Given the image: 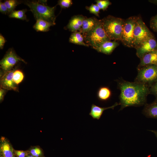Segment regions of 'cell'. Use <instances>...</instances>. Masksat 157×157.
I'll return each instance as SVG.
<instances>
[{
	"mask_svg": "<svg viewBox=\"0 0 157 157\" xmlns=\"http://www.w3.org/2000/svg\"><path fill=\"white\" fill-rule=\"evenodd\" d=\"M120 92L119 96V110L129 106H140L146 104L150 94L149 88L145 85L123 79L117 80Z\"/></svg>",
	"mask_w": 157,
	"mask_h": 157,
	"instance_id": "1",
	"label": "cell"
},
{
	"mask_svg": "<svg viewBox=\"0 0 157 157\" xmlns=\"http://www.w3.org/2000/svg\"><path fill=\"white\" fill-rule=\"evenodd\" d=\"M103 28L111 40L120 41L124 19L108 15L101 19Z\"/></svg>",
	"mask_w": 157,
	"mask_h": 157,
	"instance_id": "2",
	"label": "cell"
},
{
	"mask_svg": "<svg viewBox=\"0 0 157 157\" xmlns=\"http://www.w3.org/2000/svg\"><path fill=\"white\" fill-rule=\"evenodd\" d=\"M24 3L30 8L36 20L42 19L55 23L54 12L56 6L50 7L36 1H26Z\"/></svg>",
	"mask_w": 157,
	"mask_h": 157,
	"instance_id": "3",
	"label": "cell"
},
{
	"mask_svg": "<svg viewBox=\"0 0 157 157\" xmlns=\"http://www.w3.org/2000/svg\"><path fill=\"white\" fill-rule=\"evenodd\" d=\"M83 35L85 43L94 49L106 41L111 40L105 33L101 19L95 27Z\"/></svg>",
	"mask_w": 157,
	"mask_h": 157,
	"instance_id": "4",
	"label": "cell"
},
{
	"mask_svg": "<svg viewBox=\"0 0 157 157\" xmlns=\"http://www.w3.org/2000/svg\"><path fill=\"white\" fill-rule=\"evenodd\" d=\"M138 70V74L134 82L145 85L149 88L157 81V65H147Z\"/></svg>",
	"mask_w": 157,
	"mask_h": 157,
	"instance_id": "5",
	"label": "cell"
},
{
	"mask_svg": "<svg viewBox=\"0 0 157 157\" xmlns=\"http://www.w3.org/2000/svg\"><path fill=\"white\" fill-rule=\"evenodd\" d=\"M138 17V16H132L124 19L120 41L129 47H134V32Z\"/></svg>",
	"mask_w": 157,
	"mask_h": 157,
	"instance_id": "6",
	"label": "cell"
},
{
	"mask_svg": "<svg viewBox=\"0 0 157 157\" xmlns=\"http://www.w3.org/2000/svg\"><path fill=\"white\" fill-rule=\"evenodd\" d=\"M154 37V35L145 25L141 17H138L134 32L133 48L135 49L143 42Z\"/></svg>",
	"mask_w": 157,
	"mask_h": 157,
	"instance_id": "7",
	"label": "cell"
},
{
	"mask_svg": "<svg viewBox=\"0 0 157 157\" xmlns=\"http://www.w3.org/2000/svg\"><path fill=\"white\" fill-rule=\"evenodd\" d=\"M20 61L27 63L24 59L17 54L13 48L9 49L0 61V68L2 71L1 72L4 73L11 70Z\"/></svg>",
	"mask_w": 157,
	"mask_h": 157,
	"instance_id": "8",
	"label": "cell"
},
{
	"mask_svg": "<svg viewBox=\"0 0 157 157\" xmlns=\"http://www.w3.org/2000/svg\"><path fill=\"white\" fill-rule=\"evenodd\" d=\"M16 67L11 70L0 74V88L7 90L19 92L18 85L14 82L13 79L14 72Z\"/></svg>",
	"mask_w": 157,
	"mask_h": 157,
	"instance_id": "9",
	"label": "cell"
},
{
	"mask_svg": "<svg viewBox=\"0 0 157 157\" xmlns=\"http://www.w3.org/2000/svg\"><path fill=\"white\" fill-rule=\"evenodd\" d=\"M136 55L140 59L145 54L157 49V41L155 37L143 42L135 48Z\"/></svg>",
	"mask_w": 157,
	"mask_h": 157,
	"instance_id": "10",
	"label": "cell"
},
{
	"mask_svg": "<svg viewBox=\"0 0 157 157\" xmlns=\"http://www.w3.org/2000/svg\"><path fill=\"white\" fill-rule=\"evenodd\" d=\"M0 157H15L14 149L8 140L4 137L0 140Z\"/></svg>",
	"mask_w": 157,
	"mask_h": 157,
	"instance_id": "11",
	"label": "cell"
},
{
	"mask_svg": "<svg viewBox=\"0 0 157 157\" xmlns=\"http://www.w3.org/2000/svg\"><path fill=\"white\" fill-rule=\"evenodd\" d=\"M140 59V63L137 67L138 70L148 65H157V49L145 54Z\"/></svg>",
	"mask_w": 157,
	"mask_h": 157,
	"instance_id": "12",
	"label": "cell"
},
{
	"mask_svg": "<svg viewBox=\"0 0 157 157\" xmlns=\"http://www.w3.org/2000/svg\"><path fill=\"white\" fill-rule=\"evenodd\" d=\"M86 17L82 15L73 16L69 20L66 26L67 28L73 32L79 31L82 26L83 21Z\"/></svg>",
	"mask_w": 157,
	"mask_h": 157,
	"instance_id": "13",
	"label": "cell"
},
{
	"mask_svg": "<svg viewBox=\"0 0 157 157\" xmlns=\"http://www.w3.org/2000/svg\"><path fill=\"white\" fill-rule=\"evenodd\" d=\"M119 44V43L116 41L109 40L104 42L99 47L94 49L99 52L109 55L112 53Z\"/></svg>",
	"mask_w": 157,
	"mask_h": 157,
	"instance_id": "14",
	"label": "cell"
},
{
	"mask_svg": "<svg viewBox=\"0 0 157 157\" xmlns=\"http://www.w3.org/2000/svg\"><path fill=\"white\" fill-rule=\"evenodd\" d=\"M99 20L95 17H86L83 21L82 26L79 31L83 34L90 31L95 27Z\"/></svg>",
	"mask_w": 157,
	"mask_h": 157,
	"instance_id": "15",
	"label": "cell"
},
{
	"mask_svg": "<svg viewBox=\"0 0 157 157\" xmlns=\"http://www.w3.org/2000/svg\"><path fill=\"white\" fill-rule=\"evenodd\" d=\"M118 105H120L119 104L116 102L111 106L108 107H101L92 104L89 114L93 119L98 120L100 118L105 110L110 108L113 109Z\"/></svg>",
	"mask_w": 157,
	"mask_h": 157,
	"instance_id": "16",
	"label": "cell"
},
{
	"mask_svg": "<svg viewBox=\"0 0 157 157\" xmlns=\"http://www.w3.org/2000/svg\"><path fill=\"white\" fill-rule=\"evenodd\" d=\"M142 113L148 118H157V99L149 104L144 105Z\"/></svg>",
	"mask_w": 157,
	"mask_h": 157,
	"instance_id": "17",
	"label": "cell"
},
{
	"mask_svg": "<svg viewBox=\"0 0 157 157\" xmlns=\"http://www.w3.org/2000/svg\"><path fill=\"white\" fill-rule=\"evenodd\" d=\"M55 24V23L42 19H38L36 20L33 28L37 31L47 32L49 30L50 26Z\"/></svg>",
	"mask_w": 157,
	"mask_h": 157,
	"instance_id": "18",
	"label": "cell"
},
{
	"mask_svg": "<svg viewBox=\"0 0 157 157\" xmlns=\"http://www.w3.org/2000/svg\"><path fill=\"white\" fill-rule=\"evenodd\" d=\"M112 92L109 88L107 86H101L98 90L97 97L101 101H106L109 100L112 95Z\"/></svg>",
	"mask_w": 157,
	"mask_h": 157,
	"instance_id": "19",
	"label": "cell"
},
{
	"mask_svg": "<svg viewBox=\"0 0 157 157\" xmlns=\"http://www.w3.org/2000/svg\"><path fill=\"white\" fill-rule=\"evenodd\" d=\"M69 41L75 44L87 47L89 46L84 42L83 35L79 31L73 32L69 37Z\"/></svg>",
	"mask_w": 157,
	"mask_h": 157,
	"instance_id": "20",
	"label": "cell"
},
{
	"mask_svg": "<svg viewBox=\"0 0 157 157\" xmlns=\"http://www.w3.org/2000/svg\"><path fill=\"white\" fill-rule=\"evenodd\" d=\"M27 10L26 9L14 10L9 14V17L11 18H16L27 21L28 19L25 14Z\"/></svg>",
	"mask_w": 157,
	"mask_h": 157,
	"instance_id": "21",
	"label": "cell"
},
{
	"mask_svg": "<svg viewBox=\"0 0 157 157\" xmlns=\"http://www.w3.org/2000/svg\"><path fill=\"white\" fill-rule=\"evenodd\" d=\"M14 70L13 75V80L17 85L21 83L24 78V74L22 71L20 69H16Z\"/></svg>",
	"mask_w": 157,
	"mask_h": 157,
	"instance_id": "22",
	"label": "cell"
},
{
	"mask_svg": "<svg viewBox=\"0 0 157 157\" xmlns=\"http://www.w3.org/2000/svg\"><path fill=\"white\" fill-rule=\"evenodd\" d=\"M7 7L9 14L14 11L16 6L20 4V1L16 0H7L4 2Z\"/></svg>",
	"mask_w": 157,
	"mask_h": 157,
	"instance_id": "23",
	"label": "cell"
},
{
	"mask_svg": "<svg viewBox=\"0 0 157 157\" xmlns=\"http://www.w3.org/2000/svg\"><path fill=\"white\" fill-rule=\"evenodd\" d=\"M95 1L100 9L103 10H106L111 4V2L108 0H96Z\"/></svg>",
	"mask_w": 157,
	"mask_h": 157,
	"instance_id": "24",
	"label": "cell"
},
{
	"mask_svg": "<svg viewBox=\"0 0 157 157\" xmlns=\"http://www.w3.org/2000/svg\"><path fill=\"white\" fill-rule=\"evenodd\" d=\"M86 8L91 13L99 17L100 9L97 5L92 3L89 7H87Z\"/></svg>",
	"mask_w": 157,
	"mask_h": 157,
	"instance_id": "25",
	"label": "cell"
},
{
	"mask_svg": "<svg viewBox=\"0 0 157 157\" xmlns=\"http://www.w3.org/2000/svg\"><path fill=\"white\" fill-rule=\"evenodd\" d=\"M29 151L31 154L34 157H40L42 155L41 149L37 147L32 148Z\"/></svg>",
	"mask_w": 157,
	"mask_h": 157,
	"instance_id": "26",
	"label": "cell"
},
{
	"mask_svg": "<svg viewBox=\"0 0 157 157\" xmlns=\"http://www.w3.org/2000/svg\"><path fill=\"white\" fill-rule=\"evenodd\" d=\"M72 4L71 0H60L58 1V5H59L61 8H67L71 6Z\"/></svg>",
	"mask_w": 157,
	"mask_h": 157,
	"instance_id": "27",
	"label": "cell"
},
{
	"mask_svg": "<svg viewBox=\"0 0 157 157\" xmlns=\"http://www.w3.org/2000/svg\"><path fill=\"white\" fill-rule=\"evenodd\" d=\"M150 26L153 31L157 32V13L151 18L150 21Z\"/></svg>",
	"mask_w": 157,
	"mask_h": 157,
	"instance_id": "28",
	"label": "cell"
},
{
	"mask_svg": "<svg viewBox=\"0 0 157 157\" xmlns=\"http://www.w3.org/2000/svg\"><path fill=\"white\" fill-rule=\"evenodd\" d=\"M149 92L157 99V81L149 87Z\"/></svg>",
	"mask_w": 157,
	"mask_h": 157,
	"instance_id": "29",
	"label": "cell"
},
{
	"mask_svg": "<svg viewBox=\"0 0 157 157\" xmlns=\"http://www.w3.org/2000/svg\"><path fill=\"white\" fill-rule=\"evenodd\" d=\"M14 152L17 157H26L30 153L29 151L15 150Z\"/></svg>",
	"mask_w": 157,
	"mask_h": 157,
	"instance_id": "30",
	"label": "cell"
},
{
	"mask_svg": "<svg viewBox=\"0 0 157 157\" xmlns=\"http://www.w3.org/2000/svg\"><path fill=\"white\" fill-rule=\"evenodd\" d=\"M0 11L1 13L5 15L8 14L9 13L7 7L4 3L0 1Z\"/></svg>",
	"mask_w": 157,
	"mask_h": 157,
	"instance_id": "31",
	"label": "cell"
},
{
	"mask_svg": "<svg viewBox=\"0 0 157 157\" xmlns=\"http://www.w3.org/2000/svg\"><path fill=\"white\" fill-rule=\"evenodd\" d=\"M7 90L0 88V101L1 102L3 100L4 96Z\"/></svg>",
	"mask_w": 157,
	"mask_h": 157,
	"instance_id": "32",
	"label": "cell"
},
{
	"mask_svg": "<svg viewBox=\"0 0 157 157\" xmlns=\"http://www.w3.org/2000/svg\"><path fill=\"white\" fill-rule=\"evenodd\" d=\"M6 42L5 38L1 34H0V49H2L4 47V44Z\"/></svg>",
	"mask_w": 157,
	"mask_h": 157,
	"instance_id": "33",
	"label": "cell"
},
{
	"mask_svg": "<svg viewBox=\"0 0 157 157\" xmlns=\"http://www.w3.org/2000/svg\"><path fill=\"white\" fill-rule=\"evenodd\" d=\"M149 1L151 3L157 5V0H149Z\"/></svg>",
	"mask_w": 157,
	"mask_h": 157,
	"instance_id": "34",
	"label": "cell"
},
{
	"mask_svg": "<svg viewBox=\"0 0 157 157\" xmlns=\"http://www.w3.org/2000/svg\"><path fill=\"white\" fill-rule=\"evenodd\" d=\"M149 131L155 134L156 137L157 138V131L151 130H149Z\"/></svg>",
	"mask_w": 157,
	"mask_h": 157,
	"instance_id": "35",
	"label": "cell"
},
{
	"mask_svg": "<svg viewBox=\"0 0 157 157\" xmlns=\"http://www.w3.org/2000/svg\"><path fill=\"white\" fill-rule=\"evenodd\" d=\"M27 157H34L33 156H32L31 155H28L27 156Z\"/></svg>",
	"mask_w": 157,
	"mask_h": 157,
	"instance_id": "36",
	"label": "cell"
},
{
	"mask_svg": "<svg viewBox=\"0 0 157 157\" xmlns=\"http://www.w3.org/2000/svg\"><path fill=\"white\" fill-rule=\"evenodd\" d=\"M26 157H27V156Z\"/></svg>",
	"mask_w": 157,
	"mask_h": 157,
	"instance_id": "37",
	"label": "cell"
},
{
	"mask_svg": "<svg viewBox=\"0 0 157 157\" xmlns=\"http://www.w3.org/2000/svg\"></svg>",
	"mask_w": 157,
	"mask_h": 157,
	"instance_id": "38",
	"label": "cell"
}]
</instances>
